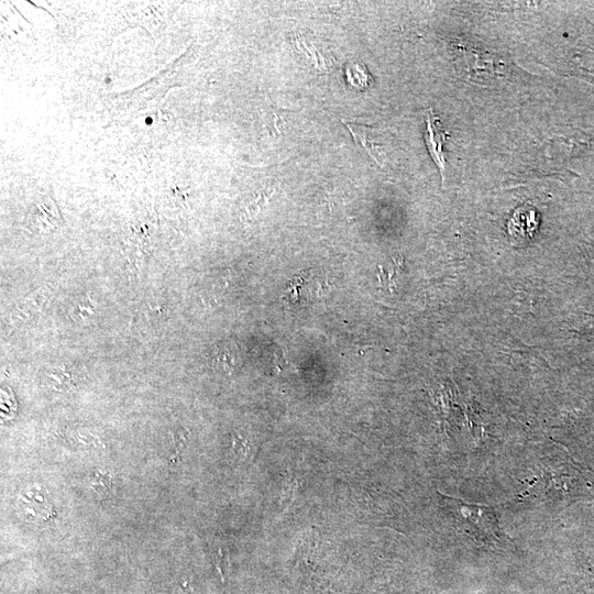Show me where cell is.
I'll return each mask as SVG.
<instances>
[{
    "label": "cell",
    "instance_id": "cell-1",
    "mask_svg": "<svg viewBox=\"0 0 594 594\" xmlns=\"http://www.w3.org/2000/svg\"><path fill=\"white\" fill-rule=\"evenodd\" d=\"M530 488L538 497L570 504L594 492V479L564 452L543 454L536 463Z\"/></svg>",
    "mask_w": 594,
    "mask_h": 594
},
{
    "label": "cell",
    "instance_id": "cell-2",
    "mask_svg": "<svg viewBox=\"0 0 594 594\" xmlns=\"http://www.w3.org/2000/svg\"><path fill=\"white\" fill-rule=\"evenodd\" d=\"M438 495L455 527L476 543L497 547L512 544L510 539L503 532L493 507L468 503L441 493Z\"/></svg>",
    "mask_w": 594,
    "mask_h": 594
},
{
    "label": "cell",
    "instance_id": "cell-3",
    "mask_svg": "<svg viewBox=\"0 0 594 594\" xmlns=\"http://www.w3.org/2000/svg\"><path fill=\"white\" fill-rule=\"evenodd\" d=\"M427 128L425 131V141L429 154L440 168L442 179L446 169V156L443 152V145L447 142L448 134L443 130L440 120L433 116L432 111H429L426 116Z\"/></svg>",
    "mask_w": 594,
    "mask_h": 594
},
{
    "label": "cell",
    "instance_id": "cell-4",
    "mask_svg": "<svg viewBox=\"0 0 594 594\" xmlns=\"http://www.w3.org/2000/svg\"><path fill=\"white\" fill-rule=\"evenodd\" d=\"M538 227V218L534 209L522 207L516 210L508 222V232L517 240L528 239Z\"/></svg>",
    "mask_w": 594,
    "mask_h": 594
},
{
    "label": "cell",
    "instance_id": "cell-5",
    "mask_svg": "<svg viewBox=\"0 0 594 594\" xmlns=\"http://www.w3.org/2000/svg\"><path fill=\"white\" fill-rule=\"evenodd\" d=\"M348 130L351 132L353 140L356 144H360L366 153L378 164V155H382L380 144H377L373 136V129L367 125H363L355 122H346L342 120Z\"/></svg>",
    "mask_w": 594,
    "mask_h": 594
},
{
    "label": "cell",
    "instance_id": "cell-6",
    "mask_svg": "<svg viewBox=\"0 0 594 594\" xmlns=\"http://www.w3.org/2000/svg\"><path fill=\"white\" fill-rule=\"evenodd\" d=\"M345 75L349 84L356 89L367 88L370 76L364 65L350 62L345 67Z\"/></svg>",
    "mask_w": 594,
    "mask_h": 594
},
{
    "label": "cell",
    "instance_id": "cell-7",
    "mask_svg": "<svg viewBox=\"0 0 594 594\" xmlns=\"http://www.w3.org/2000/svg\"><path fill=\"white\" fill-rule=\"evenodd\" d=\"M237 352L231 346L224 345L215 352L213 363L222 371H232L237 365Z\"/></svg>",
    "mask_w": 594,
    "mask_h": 594
},
{
    "label": "cell",
    "instance_id": "cell-8",
    "mask_svg": "<svg viewBox=\"0 0 594 594\" xmlns=\"http://www.w3.org/2000/svg\"><path fill=\"white\" fill-rule=\"evenodd\" d=\"M110 479L103 473H97L91 486L97 493H107V490L110 487Z\"/></svg>",
    "mask_w": 594,
    "mask_h": 594
}]
</instances>
